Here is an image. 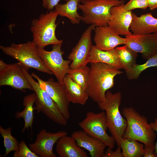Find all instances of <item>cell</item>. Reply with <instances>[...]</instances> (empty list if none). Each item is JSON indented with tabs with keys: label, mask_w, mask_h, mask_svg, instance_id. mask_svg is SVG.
Instances as JSON below:
<instances>
[{
	"label": "cell",
	"mask_w": 157,
	"mask_h": 157,
	"mask_svg": "<svg viewBox=\"0 0 157 157\" xmlns=\"http://www.w3.org/2000/svg\"><path fill=\"white\" fill-rule=\"evenodd\" d=\"M90 63V81L86 92L100 108L105 103L106 92L114 86L115 77L122 72L115 67L106 63Z\"/></svg>",
	"instance_id": "obj_1"
},
{
	"label": "cell",
	"mask_w": 157,
	"mask_h": 157,
	"mask_svg": "<svg viewBox=\"0 0 157 157\" xmlns=\"http://www.w3.org/2000/svg\"><path fill=\"white\" fill-rule=\"evenodd\" d=\"M122 113L127 121V126L123 137L136 140L144 144L155 145L156 134L147 117L141 115L132 107H125Z\"/></svg>",
	"instance_id": "obj_2"
},
{
	"label": "cell",
	"mask_w": 157,
	"mask_h": 157,
	"mask_svg": "<svg viewBox=\"0 0 157 157\" xmlns=\"http://www.w3.org/2000/svg\"><path fill=\"white\" fill-rule=\"evenodd\" d=\"M0 49L4 53L18 61L27 70L32 68L49 74H53L45 65L38 47L33 41L17 44L13 43L10 46L1 45Z\"/></svg>",
	"instance_id": "obj_3"
},
{
	"label": "cell",
	"mask_w": 157,
	"mask_h": 157,
	"mask_svg": "<svg viewBox=\"0 0 157 157\" xmlns=\"http://www.w3.org/2000/svg\"><path fill=\"white\" fill-rule=\"evenodd\" d=\"M58 14L55 10L42 13L38 18L31 22V30L33 34V41L39 48L43 49L49 45L62 44L63 40L56 37V23Z\"/></svg>",
	"instance_id": "obj_4"
},
{
	"label": "cell",
	"mask_w": 157,
	"mask_h": 157,
	"mask_svg": "<svg viewBox=\"0 0 157 157\" xmlns=\"http://www.w3.org/2000/svg\"><path fill=\"white\" fill-rule=\"evenodd\" d=\"M78 9L82 13L81 21L96 26L108 25L111 10L115 6L124 3V0H82Z\"/></svg>",
	"instance_id": "obj_5"
},
{
	"label": "cell",
	"mask_w": 157,
	"mask_h": 157,
	"mask_svg": "<svg viewBox=\"0 0 157 157\" xmlns=\"http://www.w3.org/2000/svg\"><path fill=\"white\" fill-rule=\"evenodd\" d=\"M121 101L120 92L113 94L108 90L106 94L105 103L100 108L106 111L108 129L117 146H119L127 126L126 120L123 117L119 111Z\"/></svg>",
	"instance_id": "obj_6"
},
{
	"label": "cell",
	"mask_w": 157,
	"mask_h": 157,
	"mask_svg": "<svg viewBox=\"0 0 157 157\" xmlns=\"http://www.w3.org/2000/svg\"><path fill=\"white\" fill-rule=\"evenodd\" d=\"M25 75L32 86L36 95L34 109L39 113H42L54 122L65 126L67 120L61 114L56 105L48 93L36 81L31 74L23 67Z\"/></svg>",
	"instance_id": "obj_7"
},
{
	"label": "cell",
	"mask_w": 157,
	"mask_h": 157,
	"mask_svg": "<svg viewBox=\"0 0 157 157\" xmlns=\"http://www.w3.org/2000/svg\"><path fill=\"white\" fill-rule=\"evenodd\" d=\"M78 125L90 136L100 140L108 147L114 148L115 141L107 132L108 128L105 112L95 113L88 112Z\"/></svg>",
	"instance_id": "obj_8"
},
{
	"label": "cell",
	"mask_w": 157,
	"mask_h": 157,
	"mask_svg": "<svg viewBox=\"0 0 157 157\" xmlns=\"http://www.w3.org/2000/svg\"><path fill=\"white\" fill-rule=\"evenodd\" d=\"M62 44L53 45L49 51L39 48L38 51L46 67L55 75L58 81L63 83L64 78L70 69L71 61L63 59L64 52L61 49Z\"/></svg>",
	"instance_id": "obj_9"
},
{
	"label": "cell",
	"mask_w": 157,
	"mask_h": 157,
	"mask_svg": "<svg viewBox=\"0 0 157 157\" xmlns=\"http://www.w3.org/2000/svg\"><path fill=\"white\" fill-rule=\"evenodd\" d=\"M6 85L22 91L26 89L33 91L19 63L8 64L0 60V86Z\"/></svg>",
	"instance_id": "obj_10"
},
{
	"label": "cell",
	"mask_w": 157,
	"mask_h": 157,
	"mask_svg": "<svg viewBox=\"0 0 157 157\" xmlns=\"http://www.w3.org/2000/svg\"><path fill=\"white\" fill-rule=\"evenodd\" d=\"M35 78L41 87L46 91L55 102L61 114L67 120L70 118L69 104L63 83L55 81L52 78L47 81L41 79L34 73L31 74Z\"/></svg>",
	"instance_id": "obj_11"
},
{
	"label": "cell",
	"mask_w": 157,
	"mask_h": 157,
	"mask_svg": "<svg viewBox=\"0 0 157 157\" xmlns=\"http://www.w3.org/2000/svg\"><path fill=\"white\" fill-rule=\"evenodd\" d=\"M96 26L90 25L83 32L76 45L68 56L72 61L70 65L71 69H75L86 65L89 59L92 44L91 34Z\"/></svg>",
	"instance_id": "obj_12"
},
{
	"label": "cell",
	"mask_w": 157,
	"mask_h": 157,
	"mask_svg": "<svg viewBox=\"0 0 157 157\" xmlns=\"http://www.w3.org/2000/svg\"><path fill=\"white\" fill-rule=\"evenodd\" d=\"M67 135V133L65 131L53 133L43 129L37 134L35 142L30 144L29 147L40 157H56V154L53 151V146L60 138Z\"/></svg>",
	"instance_id": "obj_13"
},
{
	"label": "cell",
	"mask_w": 157,
	"mask_h": 157,
	"mask_svg": "<svg viewBox=\"0 0 157 157\" xmlns=\"http://www.w3.org/2000/svg\"><path fill=\"white\" fill-rule=\"evenodd\" d=\"M125 38V45L141 53L144 59L147 60L157 53V33L144 35L132 34Z\"/></svg>",
	"instance_id": "obj_14"
},
{
	"label": "cell",
	"mask_w": 157,
	"mask_h": 157,
	"mask_svg": "<svg viewBox=\"0 0 157 157\" xmlns=\"http://www.w3.org/2000/svg\"><path fill=\"white\" fill-rule=\"evenodd\" d=\"M94 29L95 46L100 50H109L119 45L126 44V38L121 37L108 25L96 26Z\"/></svg>",
	"instance_id": "obj_15"
},
{
	"label": "cell",
	"mask_w": 157,
	"mask_h": 157,
	"mask_svg": "<svg viewBox=\"0 0 157 157\" xmlns=\"http://www.w3.org/2000/svg\"><path fill=\"white\" fill-rule=\"evenodd\" d=\"M124 4L113 7L108 25L119 35L129 36L132 34L130 27L132 20V12L126 10Z\"/></svg>",
	"instance_id": "obj_16"
},
{
	"label": "cell",
	"mask_w": 157,
	"mask_h": 157,
	"mask_svg": "<svg viewBox=\"0 0 157 157\" xmlns=\"http://www.w3.org/2000/svg\"><path fill=\"white\" fill-rule=\"evenodd\" d=\"M71 136L79 147L89 152L91 157H104L106 145L100 140L90 136L83 130L75 131Z\"/></svg>",
	"instance_id": "obj_17"
},
{
	"label": "cell",
	"mask_w": 157,
	"mask_h": 157,
	"mask_svg": "<svg viewBox=\"0 0 157 157\" xmlns=\"http://www.w3.org/2000/svg\"><path fill=\"white\" fill-rule=\"evenodd\" d=\"M133 19L130 27L132 33L144 35L157 33V18L151 13H148L138 16L132 12Z\"/></svg>",
	"instance_id": "obj_18"
},
{
	"label": "cell",
	"mask_w": 157,
	"mask_h": 157,
	"mask_svg": "<svg viewBox=\"0 0 157 157\" xmlns=\"http://www.w3.org/2000/svg\"><path fill=\"white\" fill-rule=\"evenodd\" d=\"M56 154L60 157H88L86 152L77 144L72 136L67 135L60 138L56 147Z\"/></svg>",
	"instance_id": "obj_19"
},
{
	"label": "cell",
	"mask_w": 157,
	"mask_h": 157,
	"mask_svg": "<svg viewBox=\"0 0 157 157\" xmlns=\"http://www.w3.org/2000/svg\"><path fill=\"white\" fill-rule=\"evenodd\" d=\"M88 62L89 63H103L113 65L119 69L122 68L115 48L109 50L104 51L92 45Z\"/></svg>",
	"instance_id": "obj_20"
},
{
	"label": "cell",
	"mask_w": 157,
	"mask_h": 157,
	"mask_svg": "<svg viewBox=\"0 0 157 157\" xmlns=\"http://www.w3.org/2000/svg\"><path fill=\"white\" fill-rule=\"evenodd\" d=\"M63 84L70 102L82 105L85 104L89 97L88 93L75 82L68 74L64 78Z\"/></svg>",
	"instance_id": "obj_21"
},
{
	"label": "cell",
	"mask_w": 157,
	"mask_h": 157,
	"mask_svg": "<svg viewBox=\"0 0 157 157\" xmlns=\"http://www.w3.org/2000/svg\"><path fill=\"white\" fill-rule=\"evenodd\" d=\"M36 99L35 93L25 96L23 98V105L24 107L22 111H17L15 114L17 119L22 118L24 125L22 130L24 132L26 129L30 128L31 129L34 117V104Z\"/></svg>",
	"instance_id": "obj_22"
},
{
	"label": "cell",
	"mask_w": 157,
	"mask_h": 157,
	"mask_svg": "<svg viewBox=\"0 0 157 157\" xmlns=\"http://www.w3.org/2000/svg\"><path fill=\"white\" fill-rule=\"evenodd\" d=\"M63 4L58 3L54 10L59 15L68 18L73 24H79L82 19V16L78 13V6L82 0H65Z\"/></svg>",
	"instance_id": "obj_23"
},
{
	"label": "cell",
	"mask_w": 157,
	"mask_h": 157,
	"mask_svg": "<svg viewBox=\"0 0 157 157\" xmlns=\"http://www.w3.org/2000/svg\"><path fill=\"white\" fill-rule=\"evenodd\" d=\"M120 147L123 157L143 156L144 146L136 140L128 137L121 139Z\"/></svg>",
	"instance_id": "obj_24"
},
{
	"label": "cell",
	"mask_w": 157,
	"mask_h": 157,
	"mask_svg": "<svg viewBox=\"0 0 157 157\" xmlns=\"http://www.w3.org/2000/svg\"><path fill=\"white\" fill-rule=\"evenodd\" d=\"M122 68L126 71L130 70L136 64L138 54L126 45L115 48Z\"/></svg>",
	"instance_id": "obj_25"
},
{
	"label": "cell",
	"mask_w": 157,
	"mask_h": 157,
	"mask_svg": "<svg viewBox=\"0 0 157 157\" xmlns=\"http://www.w3.org/2000/svg\"><path fill=\"white\" fill-rule=\"evenodd\" d=\"M89 67L87 65L69 70L67 74L72 79L86 91L88 87L90 81Z\"/></svg>",
	"instance_id": "obj_26"
},
{
	"label": "cell",
	"mask_w": 157,
	"mask_h": 157,
	"mask_svg": "<svg viewBox=\"0 0 157 157\" xmlns=\"http://www.w3.org/2000/svg\"><path fill=\"white\" fill-rule=\"evenodd\" d=\"M157 68V53L142 64L134 65L129 70L126 71L127 78L130 80L137 79L141 73L146 69L151 67Z\"/></svg>",
	"instance_id": "obj_27"
},
{
	"label": "cell",
	"mask_w": 157,
	"mask_h": 157,
	"mask_svg": "<svg viewBox=\"0 0 157 157\" xmlns=\"http://www.w3.org/2000/svg\"><path fill=\"white\" fill-rule=\"evenodd\" d=\"M11 128L8 127L6 129L0 126V133L3 138L4 146L5 152L3 157H6L11 152L16 151L19 149V143L17 139L12 136Z\"/></svg>",
	"instance_id": "obj_28"
},
{
	"label": "cell",
	"mask_w": 157,
	"mask_h": 157,
	"mask_svg": "<svg viewBox=\"0 0 157 157\" xmlns=\"http://www.w3.org/2000/svg\"><path fill=\"white\" fill-rule=\"evenodd\" d=\"M13 157H40L33 152L26 145L25 141L21 140L19 143V149L14 151Z\"/></svg>",
	"instance_id": "obj_29"
},
{
	"label": "cell",
	"mask_w": 157,
	"mask_h": 157,
	"mask_svg": "<svg viewBox=\"0 0 157 157\" xmlns=\"http://www.w3.org/2000/svg\"><path fill=\"white\" fill-rule=\"evenodd\" d=\"M124 6L129 11L138 8L145 10L148 7V3L147 0H130Z\"/></svg>",
	"instance_id": "obj_30"
},
{
	"label": "cell",
	"mask_w": 157,
	"mask_h": 157,
	"mask_svg": "<svg viewBox=\"0 0 157 157\" xmlns=\"http://www.w3.org/2000/svg\"><path fill=\"white\" fill-rule=\"evenodd\" d=\"M113 149L108 147L105 152L104 157H123L121 147L117 146V149L113 151Z\"/></svg>",
	"instance_id": "obj_31"
},
{
	"label": "cell",
	"mask_w": 157,
	"mask_h": 157,
	"mask_svg": "<svg viewBox=\"0 0 157 157\" xmlns=\"http://www.w3.org/2000/svg\"><path fill=\"white\" fill-rule=\"evenodd\" d=\"M61 0H42V5L47 10H52Z\"/></svg>",
	"instance_id": "obj_32"
},
{
	"label": "cell",
	"mask_w": 157,
	"mask_h": 157,
	"mask_svg": "<svg viewBox=\"0 0 157 157\" xmlns=\"http://www.w3.org/2000/svg\"><path fill=\"white\" fill-rule=\"evenodd\" d=\"M144 150L143 156L144 157H157L154 152L155 150V145L150 146L144 144Z\"/></svg>",
	"instance_id": "obj_33"
},
{
	"label": "cell",
	"mask_w": 157,
	"mask_h": 157,
	"mask_svg": "<svg viewBox=\"0 0 157 157\" xmlns=\"http://www.w3.org/2000/svg\"><path fill=\"white\" fill-rule=\"evenodd\" d=\"M149 124L154 130L156 132L157 134V118L154 119V122H150ZM155 149L154 153L157 155V141L155 144Z\"/></svg>",
	"instance_id": "obj_34"
},
{
	"label": "cell",
	"mask_w": 157,
	"mask_h": 157,
	"mask_svg": "<svg viewBox=\"0 0 157 157\" xmlns=\"http://www.w3.org/2000/svg\"><path fill=\"white\" fill-rule=\"evenodd\" d=\"M148 8L151 10L157 9V0H147Z\"/></svg>",
	"instance_id": "obj_35"
}]
</instances>
